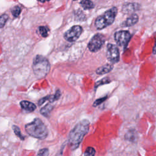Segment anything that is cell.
<instances>
[{
    "instance_id": "8",
    "label": "cell",
    "mask_w": 156,
    "mask_h": 156,
    "mask_svg": "<svg viewBox=\"0 0 156 156\" xmlns=\"http://www.w3.org/2000/svg\"><path fill=\"white\" fill-rule=\"evenodd\" d=\"M114 37L118 45L126 46L131 38V34L127 30H119L115 34Z\"/></svg>"
},
{
    "instance_id": "16",
    "label": "cell",
    "mask_w": 156,
    "mask_h": 156,
    "mask_svg": "<svg viewBox=\"0 0 156 156\" xmlns=\"http://www.w3.org/2000/svg\"><path fill=\"white\" fill-rule=\"evenodd\" d=\"M38 32L43 37H46L48 35V29L45 26H40L38 27Z\"/></svg>"
},
{
    "instance_id": "6",
    "label": "cell",
    "mask_w": 156,
    "mask_h": 156,
    "mask_svg": "<svg viewBox=\"0 0 156 156\" xmlns=\"http://www.w3.org/2000/svg\"><path fill=\"white\" fill-rule=\"evenodd\" d=\"M82 32V27L78 25H76L71 27L64 34V38L68 41L73 42L79 38Z\"/></svg>"
},
{
    "instance_id": "24",
    "label": "cell",
    "mask_w": 156,
    "mask_h": 156,
    "mask_svg": "<svg viewBox=\"0 0 156 156\" xmlns=\"http://www.w3.org/2000/svg\"><path fill=\"white\" fill-rule=\"evenodd\" d=\"M155 45H154V48H153V54H155Z\"/></svg>"
},
{
    "instance_id": "12",
    "label": "cell",
    "mask_w": 156,
    "mask_h": 156,
    "mask_svg": "<svg viewBox=\"0 0 156 156\" xmlns=\"http://www.w3.org/2000/svg\"><path fill=\"white\" fill-rule=\"evenodd\" d=\"M138 21V16L136 14H133L126 19V20L122 23V26L125 27H129L136 24Z\"/></svg>"
},
{
    "instance_id": "11",
    "label": "cell",
    "mask_w": 156,
    "mask_h": 156,
    "mask_svg": "<svg viewBox=\"0 0 156 156\" xmlns=\"http://www.w3.org/2000/svg\"><path fill=\"white\" fill-rule=\"evenodd\" d=\"M20 105L23 109L29 112H32L34 111L36 108V105L34 103L27 101H21Z\"/></svg>"
},
{
    "instance_id": "18",
    "label": "cell",
    "mask_w": 156,
    "mask_h": 156,
    "mask_svg": "<svg viewBox=\"0 0 156 156\" xmlns=\"http://www.w3.org/2000/svg\"><path fill=\"white\" fill-rule=\"evenodd\" d=\"M95 153L96 151L93 147H88L84 152V156H94Z\"/></svg>"
},
{
    "instance_id": "19",
    "label": "cell",
    "mask_w": 156,
    "mask_h": 156,
    "mask_svg": "<svg viewBox=\"0 0 156 156\" xmlns=\"http://www.w3.org/2000/svg\"><path fill=\"white\" fill-rule=\"evenodd\" d=\"M21 12V9L19 6H15L12 9V14L14 17H18Z\"/></svg>"
},
{
    "instance_id": "9",
    "label": "cell",
    "mask_w": 156,
    "mask_h": 156,
    "mask_svg": "<svg viewBox=\"0 0 156 156\" xmlns=\"http://www.w3.org/2000/svg\"><path fill=\"white\" fill-rule=\"evenodd\" d=\"M140 9V5L135 2H130L124 4L122 7V11L124 13H132Z\"/></svg>"
},
{
    "instance_id": "13",
    "label": "cell",
    "mask_w": 156,
    "mask_h": 156,
    "mask_svg": "<svg viewBox=\"0 0 156 156\" xmlns=\"http://www.w3.org/2000/svg\"><path fill=\"white\" fill-rule=\"evenodd\" d=\"M113 68V66L110 64H106L105 65H103L99 68H98L96 70V73L97 74L102 75L106 73H108L110 72Z\"/></svg>"
},
{
    "instance_id": "10",
    "label": "cell",
    "mask_w": 156,
    "mask_h": 156,
    "mask_svg": "<svg viewBox=\"0 0 156 156\" xmlns=\"http://www.w3.org/2000/svg\"><path fill=\"white\" fill-rule=\"evenodd\" d=\"M60 92L59 90H57L56 91V93H55V94H54V95H49V96H45V97L41 98V99H40L38 101V104L39 105H41L44 102H45L46 101H48L49 102H53L55 101L58 99L59 98H60Z\"/></svg>"
},
{
    "instance_id": "23",
    "label": "cell",
    "mask_w": 156,
    "mask_h": 156,
    "mask_svg": "<svg viewBox=\"0 0 156 156\" xmlns=\"http://www.w3.org/2000/svg\"><path fill=\"white\" fill-rule=\"evenodd\" d=\"M107 98V96H105V97H103V98L98 99L96 100V101H94V102L93 103V107H96V106L100 105L101 103H102L104 101H105Z\"/></svg>"
},
{
    "instance_id": "2",
    "label": "cell",
    "mask_w": 156,
    "mask_h": 156,
    "mask_svg": "<svg viewBox=\"0 0 156 156\" xmlns=\"http://www.w3.org/2000/svg\"><path fill=\"white\" fill-rule=\"evenodd\" d=\"M25 129L29 135L40 140L46 138L48 134L47 127L39 118H35L32 122L27 124Z\"/></svg>"
},
{
    "instance_id": "21",
    "label": "cell",
    "mask_w": 156,
    "mask_h": 156,
    "mask_svg": "<svg viewBox=\"0 0 156 156\" xmlns=\"http://www.w3.org/2000/svg\"><path fill=\"white\" fill-rule=\"evenodd\" d=\"M110 82V80L108 77H104V79L100 80L99 81H98L96 83L95 87H99L101 85H104V84H105V83H108Z\"/></svg>"
},
{
    "instance_id": "17",
    "label": "cell",
    "mask_w": 156,
    "mask_h": 156,
    "mask_svg": "<svg viewBox=\"0 0 156 156\" xmlns=\"http://www.w3.org/2000/svg\"><path fill=\"white\" fill-rule=\"evenodd\" d=\"M12 129H13V130L14 133H15V135H16L18 137H19V138H20L21 140H24V136L21 134V131H20V128H19L17 126L13 125V126H12Z\"/></svg>"
},
{
    "instance_id": "7",
    "label": "cell",
    "mask_w": 156,
    "mask_h": 156,
    "mask_svg": "<svg viewBox=\"0 0 156 156\" xmlns=\"http://www.w3.org/2000/svg\"><path fill=\"white\" fill-rule=\"evenodd\" d=\"M107 58L112 63L118 62L119 60V52L117 46L109 43L107 46Z\"/></svg>"
},
{
    "instance_id": "4",
    "label": "cell",
    "mask_w": 156,
    "mask_h": 156,
    "mask_svg": "<svg viewBox=\"0 0 156 156\" xmlns=\"http://www.w3.org/2000/svg\"><path fill=\"white\" fill-rule=\"evenodd\" d=\"M118 9L116 7H113L106 11L103 15L99 16L95 20L94 25L97 29L101 30L112 24L117 15Z\"/></svg>"
},
{
    "instance_id": "1",
    "label": "cell",
    "mask_w": 156,
    "mask_h": 156,
    "mask_svg": "<svg viewBox=\"0 0 156 156\" xmlns=\"http://www.w3.org/2000/svg\"><path fill=\"white\" fill-rule=\"evenodd\" d=\"M89 121L85 119L77 123L68 135L69 143L72 149H76L89 130Z\"/></svg>"
},
{
    "instance_id": "20",
    "label": "cell",
    "mask_w": 156,
    "mask_h": 156,
    "mask_svg": "<svg viewBox=\"0 0 156 156\" xmlns=\"http://www.w3.org/2000/svg\"><path fill=\"white\" fill-rule=\"evenodd\" d=\"M8 18H9V16L7 14H4L0 16V28H2L4 26Z\"/></svg>"
},
{
    "instance_id": "22",
    "label": "cell",
    "mask_w": 156,
    "mask_h": 156,
    "mask_svg": "<svg viewBox=\"0 0 156 156\" xmlns=\"http://www.w3.org/2000/svg\"><path fill=\"white\" fill-rule=\"evenodd\" d=\"M49 155V150L47 148H43L40 149L37 156H48Z\"/></svg>"
},
{
    "instance_id": "15",
    "label": "cell",
    "mask_w": 156,
    "mask_h": 156,
    "mask_svg": "<svg viewBox=\"0 0 156 156\" xmlns=\"http://www.w3.org/2000/svg\"><path fill=\"white\" fill-rule=\"evenodd\" d=\"M80 3L84 10L91 9L94 7L93 2L89 0H83Z\"/></svg>"
},
{
    "instance_id": "3",
    "label": "cell",
    "mask_w": 156,
    "mask_h": 156,
    "mask_svg": "<svg viewBox=\"0 0 156 156\" xmlns=\"http://www.w3.org/2000/svg\"><path fill=\"white\" fill-rule=\"evenodd\" d=\"M33 71L38 79L44 77L50 70V63L48 59L41 55H37L35 57L32 64Z\"/></svg>"
},
{
    "instance_id": "14",
    "label": "cell",
    "mask_w": 156,
    "mask_h": 156,
    "mask_svg": "<svg viewBox=\"0 0 156 156\" xmlns=\"http://www.w3.org/2000/svg\"><path fill=\"white\" fill-rule=\"evenodd\" d=\"M53 109V106L51 104H46L44 107L41 108L40 110V113L42 115L48 117L52 110Z\"/></svg>"
},
{
    "instance_id": "5",
    "label": "cell",
    "mask_w": 156,
    "mask_h": 156,
    "mask_svg": "<svg viewBox=\"0 0 156 156\" xmlns=\"http://www.w3.org/2000/svg\"><path fill=\"white\" fill-rule=\"evenodd\" d=\"M105 43V37L101 34H96L90 40L88 48L91 52H95L99 51Z\"/></svg>"
}]
</instances>
